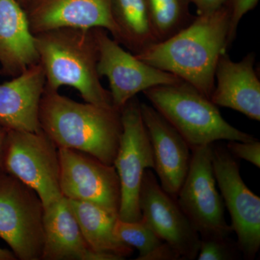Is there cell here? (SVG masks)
I'll return each instance as SVG.
<instances>
[{"instance_id": "1", "label": "cell", "mask_w": 260, "mask_h": 260, "mask_svg": "<svg viewBox=\"0 0 260 260\" xmlns=\"http://www.w3.org/2000/svg\"><path fill=\"white\" fill-rule=\"evenodd\" d=\"M230 10L226 4L198 15L186 28L135 54L147 64L172 73L210 99L220 56L226 52Z\"/></svg>"}, {"instance_id": "2", "label": "cell", "mask_w": 260, "mask_h": 260, "mask_svg": "<svg viewBox=\"0 0 260 260\" xmlns=\"http://www.w3.org/2000/svg\"><path fill=\"white\" fill-rule=\"evenodd\" d=\"M39 120L41 129L58 149L79 150L114 165L122 133L121 110L76 102L44 89Z\"/></svg>"}, {"instance_id": "3", "label": "cell", "mask_w": 260, "mask_h": 260, "mask_svg": "<svg viewBox=\"0 0 260 260\" xmlns=\"http://www.w3.org/2000/svg\"><path fill=\"white\" fill-rule=\"evenodd\" d=\"M35 41L45 89L59 91L61 87H72L85 102L114 107L98 73L94 28L55 29L37 34Z\"/></svg>"}, {"instance_id": "4", "label": "cell", "mask_w": 260, "mask_h": 260, "mask_svg": "<svg viewBox=\"0 0 260 260\" xmlns=\"http://www.w3.org/2000/svg\"><path fill=\"white\" fill-rule=\"evenodd\" d=\"M143 93L191 149L221 140L249 142L256 139L229 124L210 99L186 82L157 85Z\"/></svg>"}, {"instance_id": "5", "label": "cell", "mask_w": 260, "mask_h": 260, "mask_svg": "<svg viewBox=\"0 0 260 260\" xmlns=\"http://www.w3.org/2000/svg\"><path fill=\"white\" fill-rule=\"evenodd\" d=\"M44 215L34 189L7 173L0 175V238L17 259H42Z\"/></svg>"}, {"instance_id": "6", "label": "cell", "mask_w": 260, "mask_h": 260, "mask_svg": "<svg viewBox=\"0 0 260 260\" xmlns=\"http://www.w3.org/2000/svg\"><path fill=\"white\" fill-rule=\"evenodd\" d=\"M5 169L37 192L44 209L63 197L59 149L42 130L9 129Z\"/></svg>"}, {"instance_id": "7", "label": "cell", "mask_w": 260, "mask_h": 260, "mask_svg": "<svg viewBox=\"0 0 260 260\" xmlns=\"http://www.w3.org/2000/svg\"><path fill=\"white\" fill-rule=\"evenodd\" d=\"M140 104L135 96L121 109L122 133L114 166L120 182L119 218L124 221H138L142 218L139 199L143 175L147 169L155 167Z\"/></svg>"}, {"instance_id": "8", "label": "cell", "mask_w": 260, "mask_h": 260, "mask_svg": "<svg viewBox=\"0 0 260 260\" xmlns=\"http://www.w3.org/2000/svg\"><path fill=\"white\" fill-rule=\"evenodd\" d=\"M212 160L217 185L232 220V232L246 260L255 259L260 249V198L246 185L237 159L225 145L214 143Z\"/></svg>"}, {"instance_id": "9", "label": "cell", "mask_w": 260, "mask_h": 260, "mask_svg": "<svg viewBox=\"0 0 260 260\" xmlns=\"http://www.w3.org/2000/svg\"><path fill=\"white\" fill-rule=\"evenodd\" d=\"M211 145L191 149L190 165L177 197L179 206L200 238L229 237L231 225L217 189Z\"/></svg>"}, {"instance_id": "10", "label": "cell", "mask_w": 260, "mask_h": 260, "mask_svg": "<svg viewBox=\"0 0 260 260\" xmlns=\"http://www.w3.org/2000/svg\"><path fill=\"white\" fill-rule=\"evenodd\" d=\"M98 48V73L109 80L113 105L121 110L136 96L157 85L182 81L180 78L147 64L127 52L103 28H94Z\"/></svg>"}, {"instance_id": "11", "label": "cell", "mask_w": 260, "mask_h": 260, "mask_svg": "<svg viewBox=\"0 0 260 260\" xmlns=\"http://www.w3.org/2000/svg\"><path fill=\"white\" fill-rule=\"evenodd\" d=\"M59 156L63 196L93 203L119 216L121 188L114 166L73 149L59 148Z\"/></svg>"}, {"instance_id": "12", "label": "cell", "mask_w": 260, "mask_h": 260, "mask_svg": "<svg viewBox=\"0 0 260 260\" xmlns=\"http://www.w3.org/2000/svg\"><path fill=\"white\" fill-rule=\"evenodd\" d=\"M139 204L142 217L159 238L179 253L182 260L197 259L200 237L177 199L160 186L151 169L143 175Z\"/></svg>"}, {"instance_id": "13", "label": "cell", "mask_w": 260, "mask_h": 260, "mask_svg": "<svg viewBox=\"0 0 260 260\" xmlns=\"http://www.w3.org/2000/svg\"><path fill=\"white\" fill-rule=\"evenodd\" d=\"M25 10L34 35L59 28H103L121 44L112 0H31Z\"/></svg>"}, {"instance_id": "14", "label": "cell", "mask_w": 260, "mask_h": 260, "mask_svg": "<svg viewBox=\"0 0 260 260\" xmlns=\"http://www.w3.org/2000/svg\"><path fill=\"white\" fill-rule=\"evenodd\" d=\"M140 110L153 150L154 170L159 183L177 199L190 165V147L155 108L141 103Z\"/></svg>"}, {"instance_id": "15", "label": "cell", "mask_w": 260, "mask_h": 260, "mask_svg": "<svg viewBox=\"0 0 260 260\" xmlns=\"http://www.w3.org/2000/svg\"><path fill=\"white\" fill-rule=\"evenodd\" d=\"M255 54L234 61L226 52L219 58L215 88L210 99L217 107L229 108L260 121V82L254 70Z\"/></svg>"}, {"instance_id": "16", "label": "cell", "mask_w": 260, "mask_h": 260, "mask_svg": "<svg viewBox=\"0 0 260 260\" xmlns=\"http://www.w3.org/2000/svg\"><path fill=\"white\" fill-rule=\"evenodd\" d=\"M45 76L39 63L0 84V123L10 130L41 131L39 105Z\"/></svg>"}, {"instance_id": "17", "label": "cell", "mask_w": 260, "mask_h": 260, "mask_svg": "<svg viewBox=\"0 0 260 260\" xmlns=\"http://www.w3.org/2000/svg\"><path fill=\"white\" fill-rule=\"evenodd\" d=\"M42 260H115L90 249L64 196L44 209Z\"/></svg>"}, {"instance_id": "18", "label": "cell", "mask_w": 260, "mask_h": 260, "mask_svg": "<svg viewBox=\"0 0 260 260\" xmlns=\"http://www.w3.org/2000/svg\"><path fill=\"white\" fill-rule=\"evenodd\" d=\"M38 63L25 9L16 0H0V74L15 78Z\"/></svg>"}, {"instance_id": "19", "label": "cell", "mask_w": 260, "mask_h": 260, "mask_svg": "<svg viewBox=\"0 0 260 260\" xmlns=\"http://www.w3.org/2000/svg\"><path fill=\"white\" fill-rule=\"evenodd\" d=\"M68 200L84 239L92 250L115 260L126 259L133 254L134 249L123 244L114 234L117 215L93 203Z\"/></svg>"}, {"instance_id": "20", "label": "cell", "mask_w": 260, "mask_h": 260, "mask_svg": "<svg viewBox=\"0 0 260 260\" xmlns=\"http://www.w3.org/2000/svg\"><path fill=\"white\" fill-rule=\"evenodd\" d=\"M112 14L121 37V45L139 54L157 43L146 0H112Z\"/></svg>"}, {"instance_id": "21", "label": "cell", "mask_w": 260, "mask_h": 260, "mask_svg": "<svg viewBox=\"0 0 260 260\" xmlns=\"http://www.w3.org/2000/svg\"><path fill=\"white\" fill-rule=\"evenodd\" d=\"M116 237L123 244L139 251L137 260H167L171 249L154 232L145 218L138 221H124L118 218L114 225Z\"/></svg>"}, {"instance_id": "22", "label": "cell", "mask_w": 260, "mask_h": 260, "mask_svg": "<svg viewBox=\"0 0 260 260\" xmlns=\"http://www.w3.org/2000/svg\"><path fill=\"white\" fill-rule=\"evenodd\" d=\"M146 3L157 43L175 35L195 18L191 14L189 0H146Z\"/></svg>"}, {"instance_id": "23", "label": "cell", "mask_w": 260, "mask_h": 260, "mask_svg": "<svg viewBox=\"0 0 260 260\" xmlns=\"http://www.w3.org/2000/svg\"><path fill=\"white\" fill-rule=\"evenodd\" d=\"M242 257L237 241L231 236L200 238L198 260H237Z\"/></svg>"}, {"instance_id": "24", "label": "cell", "mask_w": 260, "mask_h": 260, "mask_svg": "<svg viewBox=\"0 0 260 260\" xmlns=\"http://www.w3.org/2000/svg\"><path fill=\"white\" fill-rule=\"evenodd\" d=\"M259 0H227L225 4L230 10V23H229L228 46L232 45L237 36V28L243 17L254 9Z\"/></svg>"}, {"instance_id": "25", "label": "cell", "mask_w": 260, "mask_h": 260, "mask_svg": "<svg viewBox=\"0 0 260 260\" xmlns=\"http://www.w3.org/2000/svg\"><path fill=\"white\" fill-rule=\"evenodd\" d=\"M225 147L234 158L246 160L259 169L260 142L257 139L249 142L227 141Z\"/></svg>"}, {"instance_id": "26", "label": "cell", "mask_w": 260, "mask_h": 260, "mask_svg": "<svg viewBox=\"0 0 260 260\" xmlns=\"http://www.w3.org/2000/svg\"><path fill=\"white\" fill-rule=\"evenodd\" d=\"M196 7L198 15L206 14L218 9L225 4L227 0H189Z\"/></svg>"}, {"instance_id": "27", "label": "cell", "mask_w": 260, "mask_h": 260, "mask_svg": "<svg viewBox=\"0 0 260 260\" xmlns=\"http://www.w3.org/2000/svg\"><path fill=\"white\" fill-rule=\"evenodd\" d=\"M8 133H9V129L0 123V175L6 173L5 169V161L7 145H8Z\"/></svg>"}, {"instance_id": "28", "label": "cell", "mask_w": 260, "mask_h": 260, "mask_svg": "<svg viewBox=\"0 0 260 260\" xmlns=\"http://www.w3.org/2000/svg\"><path fill=\"white\" fill-rule=\"evenodd\" d=\"M15 254L13 251H10L8 249H3L0 247V260H15Z\"/></svg>"}, {"instance_id": "29", "label": "cell", "mask_w": 260, "mask_h": 260, "mask_svg": "<svg viewBox=\"0 0 260 260\" xmlns=\"http://www.w3.org/2000/svg\"><path fill=\"white\" fill-rule=\"evenodd\" d=\"M16 1L25 9L31 0H16Z\"/></svg>"}]
</instances>
